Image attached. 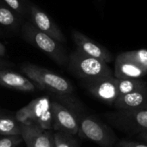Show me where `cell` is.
I'll return each instance as SVG.
<instances>
[{"label": "cell", "mask_w": 147, "mask_h": 147, "mask_svg": "<svg viewBox=\"0 0 147 147\" xmlns=\"http://www.w3.org/2000/svg\"><path fill=\"white\" fill-rule=\"evenodd\" d=\"M21 70L36 87L48 92L54 100L68 107L78 115L84 113V105L74 96V87L69 80L48 69L30 63L22 65Z\"/></svg>", "instance_id": "1"}, {"label": "cell", "mask_w": 147, "mask_h": 147, "mask_svg": "<svg viewBox=\"0 0 147 147\" xmlns=\"http://www.w3.org/2000/svg\"><path fill=\"white\" fill-rule=\"evenodd\" d=\"M67 65L69 71L82 81L114 76V71L106 62L88 56L77 49L69 55Z\"/></svg>", "instance_id": "2"}, {"label": "cell", "mask_w": 147, "mask_h": 147, "mask_svg": "<svg viewBox=\"0 0 147 147\" xmlns=\"http://www.w3.org/2000/svg\"><path fill=\"white\" fill-rule=\"evenodd\" d=\"M22 34L28 42L47 54L59 65H67L69 56L61 43L40 31L32 22H27L23 25Z\"/></svg>", "instance_id": "3"}, {"label": "cell", "mask_w": 147, "mask_h": 147, "mask_svg": "<svg viewBox=\"0 0 147 147\" xmlns=\"http://www.w3.org/2000/svg\"><path fill=\"white\" fill-rule=\"evenodd\" d=\"M78 135L90 140L101 147H113L118 141V137L102 121L85 113L78 115Z\"/></svg>", "instance_id": "4"}, {"label": "cell", "mask_w": 147, "mask_h": 147, "mask_svg": "<svg viewBox=\"0 0 147 147\" xmlns=\"http://www.w3.org/2000/svg\"><path fill=\"white\" fill-rule=\"evenodd\" d=\"M16 120L25 125H37L45 130H53L51 98L37 97L20 109L15 115Z\"/></svg>", "instance_id": "5"}, {"label": "cell", "mask_w": 147, "mask_h": 147, "mask_svg": "<svg viewBox=\"0 0 147 147\" xmlns=\"http://www.w3.org/2000/svg\"><path fill=\"white\" fill-rule=\"evenodd\" d=\"M107 121L127 134H140L147 131V109H116L104 114Z\"/></svg>", "instance_id": "6"}, {"label": "cell", "mask_w": 147, "mask_h": 147, "mask_svg": "<svg viewBox=\"0 0 147 147\" xmlns=\"http://www.w3.org/2000/svg\"><path fill=\"white\" fill-rule=\"evenodd\" d=\"M53 130L72 136L78 134V115L57 100H51Z\"/></svg>", "instance_id": "7"}, {"label": "cell", "mask_w": 147, "mask_h": 147, "mask_svg": "<svg viewBox=\"0 0 147 147\" xmlns=\"http://www.w3.org/2000/svg\"><path fill=\"white\" fill-rule=\"evenodd\" d=\"M82 85L97 100L112 105L119 96L116 78L112 77H104L94 80L82 81Z\"/></svg>", "instance_id": "8"}, {"label": "cell", "mask_w": 147, "mask_h": 147, "mask_svg": "<svg viewBox=\"0 0 147 147\" xmlns=\"http://www.w3.org/2000/svg\"><path fill=\"white\" fill-rule=\"evenodd\" d=\"M71 35L73 41L77 47V50H78L79 52L88 56L102 60L107 64L110 63L113 60L112 53L106 47L90 39L81 32L78 30H72Z\"/></svg>", "instance_id": "9"}, {"label": "cell", "mask_w": 147, "mask_h": 147, "mask_svg": "<svg viewBox=\"0 0 147 147\" xmlns=\"http://www.w3.org/2000/svg\"><path fill=\"white\" fill-rule=\"evenodd\" d=\"M21 137L27 147H55L54 132L42 129L37 125L22 124Z\"/></svg>", "instance_id": "10"}, {"label": "cell", "mask_w": 147, "mask_h": 147, "mask_svg": "<svg viewBox=\"0 0 147 147\" xmlns=\"http://www.w3.org/2000/svg\"><path fill=\"white\" fill-rule=\"evenodd\" d=\"M30 16L32 23L40 31L49 35L59 43H65L66 41L65 37L62 33L61 29L43 10L34 5H31Z\"/></svg>", "instance_id": "11"}, {"label": "cell", "mask_w": 147, "mask_h": 147, "mask_svg": "<svg viewBox=\"0 0 147 147\" xmlns=\"http://www.w3.org/2000/svg\"><path fill=\"white\" fill-rule=\"evenodd\" d=\"M0 85L22 92H33L36 88L28 78L8 69L0 71Z\"/></svg>", "instance_id": "12"}, {"label": "cell", "mask_w": 147, "mask_h": 147, "mask_svg": "<svg viewBox=\"0 0 147 147\" xmlns=\"http://www.w3.org/2000/svg\"><path fill=\"white\" fill-rule=\"evenodd\" d=\"M113 107L115 109H147V87L126 95L119 96Z\"/></svg>", "instance_id": "13"}, {"label": "cell", "mask_w": 147, "mask_h": 147, "mask_svg": "<svg viewBox=\"0 0 147 147\" xmlns=\"http://www.w3.org/2000/svg\"><path fill=\"white\" fill-rule=\"evenodd\" d=\"M147 71L119 54L115 60L114 77L115 78H142Z\"/></svg>", "instance_id": "14"}, {"label": "cell", "mask_w": 147, "mask_h": 147, "mask_svg": "<svg viewBox=\"0 0 147 147\" xmlns=\"http://www.w3.org/2000/svg\"><path fill=\"white\" fill-rule=\"evenodd\" d=\"M118 95L122 96L147 87V83L142 78H116Z\"/></svg>", "instance_id": "15"}, {"label": "cell", "mask_w": 147, "mask_h": 147, "mask_svg": "<svg viewBox=\"0 0 147 147\" xmlns=\"http://www.w3.org/2000/svg\"><path fill=\"white\" fill-rule=\"evenodd\" d=\"M21 125L16 117L0 115V135H21Z\"/></svg>", "instance_id": "16"}, {"label": "cell", "mask_w": 147, "mask_h": 147, "mask_svg": "<svg viewBox=\"0 0 147 147\" xmlns=\"http://www.w3.org/2000/svg\"><path fill=\"white\" fill-rule=\"evenodd\" d=\"M120 54L125 59L131 60L132 62L135 63L139 66L147 71V50L146 49L133 50V51L124 52Z\"/></svg>", "instance_id": "17"}, {"label": "cell", "mask_w": 147, "mask_h": 147, "mask_svg": "<svg viewBox=\"0 0 147 147\" xmlns=\"http://www.w3.org/2000/svg\"><path fill=\"white\" fill-rule=\"evenodd\" d=\"M54 142L55 147H79L74 136L62 132H54Z\"/></svg>", "instance_id": "18"}, {"label": "cell", "mask_w": 147, "mask_h": 147, "mask_svg": "<svg viewBox=\"0 0 147 147\" xmlns=\"http://www.w3.org/2000/svg\"><path fill=\"white\" fill-rule=\"evenodd\" d=\"M16 22L17 19L12 10L6 7H0V25L11 27L15 26Z\"/></svg>", "instance_id": "19"}, {"label": "cell", "mask_w": 147, "mask_h": 147, "mask_svg": "<svg viewBox=\"0 0 147 147\" xmlns=\"http://www.w3.org/2000/svg\"><path fill=\"white\" fill-rule=\"evenodd\" d=\"M22 141L21 135L3 136L0 138V147H16Z\"/></svg>", "instance_id": "20"}, {"label": "cell", "mask_w": 147, "mask_h": 147, "mask_svg": "<svg viewBox=\"0 0 147 147\" xmlns=\"http://www.w3.org/2000/svg\"><path fill=\"white\" fill-rule=\"evenodd\" d=\"M12 10L17 12L18 14H23L24 9L20 2V0H3Z\"/></svg>", "instance_id": "21"}, {"label": "cell", "mask_w": 147, "mask_h": 147, "mask_svg": "<svg viewBox=\"0 0 147 147\" xmlns=\"http://www.w3.org/2000/svg\"><path fill=\"white\" fill-rule=\"evenodd\" d=\"M117 143H118V147H147V145L133 140H119Z\"/></svg>", "instance_id": "22"}, {"label": "cell", "mask_w": 147, "mask_h": 147, "mask_svg": "<svg viewBox=\"0 0 147 147\" xmlns=\"http://www.w3.org/2000/svg\"><path fill=\"white\" fill-rule=\"evenodd\" d=\"M13 65L12 63L7 61V60H4L2 58H0V71L2 70H7L8 68L11 67Z\"/></svg>", "instance_id": "23"}, {"label": "cell", "mask_w": 147, "mask_h": 147, "mask_svg": "<svg viewBox=\"0 0 147 147\" xmlns=\"http://www.w3.org/2000/svg\"><path fill=\"white\" fill-rule=\"evenodd\" d=\"M5 53H6V47L0 41V58H3L5 56Z\"/></svg>", "instance_id": "24"}, {"label": "cell", "mask_w": 147, "mask_h": 147, "mask_svg": "<svg viewBox=\"0 0 147 147\" xmlns=\"http://www.w3.org/2000/svg\"><path fill=\"white\" fill-rule=\"evenodd\" d=\"M139 136H140V139H142L144 141H146L147 143V131L146 132L142 133V134H139Z\"/></svg>", "instance_id": "25"}, {"label": "cell", "mask_w": 147, "mask_h": 147, "mask_svg": "<svg viewBox=\"0 0 147 147\" xmlns=\"http://www.w3.org/2000/svg\"><path fill=\"white\" fill-rule=\"evenodd\" d=\"M98 1H102V0H98Z\"/></svg>", "instance_id": "26"}]
</instances>
